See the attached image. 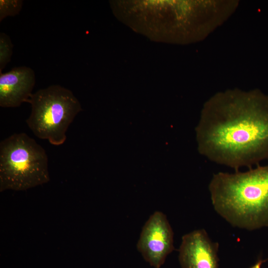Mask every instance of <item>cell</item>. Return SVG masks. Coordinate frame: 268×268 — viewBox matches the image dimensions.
Instances as JSON below:
<instances>
[{
    "instance_id": "1",
    "label": "cell",
    "mask_w": 268,
    "mask_h": 268,
    "mask_svg": "<svg viewBox=\"0 0 268 268\" xmlns=\"http://www.w3.org/2000/svg\"><path fill=\"white\" fill-rule=\"evenodd\" d=\"M196 130L200 153L215 163L237 171L268 160V101L257 96H217Z\"/></svg>"
},
{
    "instance_id": "2",
    "label": "cell",
    "mask_w": 268,
    "mask_h": 268,
    "mask_svg": "<svg viewBox=\"0 0 268 268\" xmlns=\"http://www.w3.org/2000/svg\"><path fill=\"white\" fill-rule=\"evenodd\" d=\"M208 190L215 211L233 227H268V164L214 174Z\"/></svg>"
},
{
    "instance_id": "3",
    "label": "cell",
    "mask_w": 268,
    "mask_h": 268,
    "mask_svg": "<svg viewBox=\"0 0 268 268\" xmlns=\"http://www.w3.org/2000/svg\"><path fill=\"white\" fill-rule=\"evenodd\" d=\"M50 181L45 149L26 134H14L0 143V192L25 191Z\"/></svg>"
},
{
    "instance_id": "4",
    "label": "cell",
    "mask_w": 268,
    "mask_h": 268,
    "mask_svg": "<svg viewBox=\"0 0 268 268\" xmlns=\"http://www.w3.org/2000/svg\"><path fill=\"white\" fill-rule=\"evenodd\" d=\"M28 103L31 112L26 123L38 138L58 146L66 140L67 131L81 110L71 91L60 85H52L32 93Z\"/></svg>"
},
{
    "instance_id": "5",
    "label": "cell",
    "mask_w": 268,
    "mask_h": 268,
    "mask_svg": "<svg viewBox=\"0 0 268 268\" xmlns=\"http://www.w3.org/2000/svg\"><path fill=\"white\" fill-rule=\"evenodd\" d=\"M136 247L143 259L160 268L174 250V233L166 216L159 211L152 214L144 224Z\"/></svg>"
},
{
    "instance_id": "6",
    "label": "cell",
    "mask_w": 268,
    "mask_h": 268,
    "mask_svg": "<svg viewBox=\"0 0 268 268\" xmlns=\"http://www.w3.org/2000/svg\"><path fill=\"white\" fill-rule=\"evenodd\" d=\"M219 245L203 229L184 235L179 249L182 268H218Z\"/></svg>"
},
{
    "instance_id": "7",
    "label": "cell",
    "mask_w": 268,
    "mask_h": 268,
    "mask_svg": "<svg viewBox=\"0 0 268 268\" xmlns=\"http://www.w3.org/2000/svg\"><path fill=\"white\" fill-rule=\"evenodd\" d=\"M35 83V74L30 67H15L0 72V106L14 108L28 102Z\"/></svg>"
},
{
    "instance_id": "8",
    "label": "cell",
    "mask_w": 268,
    "mask_h": 268,
    "mask_svg": "<svg viewBox=\"0 0 268 268\" xmlns=\"http://www.w3.org/2000/svg\"><path fill=\"white\" fill-rule=\"evenodd\" d=\"M13 44L5 33H0V72L10 62L12 54Z\"/></svg>"
},
{
    "instance_id": "9",
    "label": "cell",
    "mask_w": 268,
    "mask_h": 268,
    "mask_svg": "<svg viewBox=\"0 0 268 268\" xmlns=\"http://www.w3.org/2000/svg\"><path fill=\"white\" fill-rule=\"evenodd\" d=\"M22 4L21 0H0V21L8 16L18 14Z\"/></svg>"
},
{
    "instance_id": "10",
    "label": "cell",
    "mask_w": 268,
    "mask_h": 268,
    "mask_svg": "<svg viewBox=\"0 0 268 268\" xmlns=\"http://www.w3.org/2000/svg\"><path fill=\"white\" fill-rule=\"evenodd\" d=\"M267 261V260L260 259L251 268H261L262 264Z\"/></svg>"
}]
</instances>
